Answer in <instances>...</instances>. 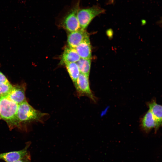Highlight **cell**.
<instances>
[{"label":"cell","instance_id":"obj_6","mask_svg":"<svg viewBox=\"0 0 162 162\" xmlns=\"http://www.w3.org/2000/svg\"><path fill=\"white\" fill-rule=\"evenodd\" d=\"M26 88V85L25 83L13 86L7 96L18 105L26 101L25 96Z\"/></svg>","mask_w":162,"mask_h":162},{"label":"cell","instance_id":"obj_9","mask_svg":"<svg viewBox=\"0 0 162 162\" xmlns=\"http://www.w3.org/2000/svg\"><path fill=\"white\" fill-rule=\"evenodd\" d=\"M141 126L146 132L154 128L157 129L160 126L149 110L142 118Z\"/></svg>","mask_w":162,"mask_h":162},{"label":"cell","instance_id":"obj_2","mask_svg":"<svg viewBox=\"0 0 162 162\" xmlns=\"http://www.w3.org/2000/svg\"><path fill=\"white\" fill-rule=\"evenodd\" d=\"M80 0H74L71 5L65 8V12L61 19L60 23L66 30L71 32L79 30L80 28L77 17Z\"/></svg>","mask_w":162,"mask_h":162},{"label":"cell","instance_id":"obj_14","mask_svg":"<svg viewBox=\"0 0 162 162\" xmlns=\"http://www.w3.org/2000/svg\"><path fill=\"white\" fill-rule=\"evenodd\" d=\"M80 73L89 76L91 65V59L80 58L76 62Z\"/></svg>","mask_w":162,"mask_h":162},{"label":"cell","instance_id":"obj_17","mask_svg":"<svg viewBox=\"0 0 162 162\" xmlns=\"http://www.w3.org/2000/svg\"><path fill=\"white\" fill-rule=\"evenodd\" d=\"M8 80L6 76L0 71V83H9Z\"/></svg>","mask_w":162,"mask_h":162},{"label":"cell","instance_id":"obj_13","mask_svg":"<svg viewBox=\"0 0 162 162\" xmlns=\"http://www.w3.org/2000/svg\"><path fill=\"white\" fill-rule=\"evenodd\" d=\"M151 111L160 126L162 124V106L153 101L148 104Z\"/></svg>","mask_w":162,"mask_h":162},{"label":"cell","instance_id":"obj_10","mask_svg":"<svg viewBox=\"0 0 162 162\" xmlns=\"http://www.w3.org/2000/svg\"><path fill=\"white\" fill-rule=\"evenodd\" d=\"M75 49L80 58L91 59L92 51L89 37L83 40Z\"/></svg>","mask_w":162,"mask_h":162},{"label":"cell","instance_id":"obj_16","mask_svg":"<svg viewBox=\"0 0 162 162\" xmlns=\"http://www.w3.org/2000/svg\"><path fill=\"white\" fill-rule=\"evenodd\" d=\"M31 156L28 152L27 154L23 158L14 162H31Z\"/></svg>","mask_w":162,"mask_h":162},{"label":"cell","instance_id":"obj_18","mask_svg":"<svg viewBox=\"0 0 162 162\" xmlns=\"http://www.w3.org/2000/svg\"><path fill=\"white\" fill-rule=\"evenodd\" d=\"M114 0H109V2L110 3L112 4L113 3Z\"/></svg>","mask_w":162,"mask_h":162},{"label":"cell","instance_id":"obj_15","mask_svg":"<svg viewBox=\"0 0 162 162\" xmlns=\"http://www.w3.org/2000/svg\"><path fill=\"white\" fill-rule=\"evenodd\" d=\"M13 86L9 82L8 83H0V97L7 96Z\"/></svg>","mask_w":162,"mask_h":162},{"label":"cell","instance_id":"obj_1","mask_svg":"<svg viewBox=\"0 0 162 162\" xmlns=\"http://www.w3.org/2000/svg\"><path fill=\"white\" fill-rule=\"evenodd\" d=\"M18 104L7 96L0 97V115L11 130L15 128H20L17 117Z\"/></svg>","mask_w":162,"mask_h":162},{"label":"cell","instance_id":"obj_7","mask_svg":"<svg viewBox=\"0 0 162 162\" xmlns=\"http://www.w3.org/2000/svg\"><path fill=\"white\" fill-rule=\"evenodd\" d=\"M88 37L89 34L85 29L82 28L70 32L67 37L68 46L75 49L83 40Z\"/></svg>","mask_w":162,"mask_h":162},{"label":"cell","instance_id":"obj_11","mask_svg":"<svg viewBox=\"0 0 162 162\" xmlns=\"http://www.w3.org/2000/svg\"><path fill=\"white\" fill-rule=\"evenodd\" d=\"M80 58L75 48L69 46L64 49L60 62V63L64 64L66 63L76 62Z\"/></svg>","mask_w":162,"mask_h":162},{"label":"cell","instance_id":"obj_20","mask_svg":"<svg viewBox=\"0 0 162 162\" xmlns=\"http://www.w3.org/2000/svg\"><path fill=\"white\" fill-rule=\"evenodd\" d=\"M1 118V117H0V119Z\"/></svg>","mask_w":162,"mask_h":162},{"label":"cell","instance_id":"obj_19","mask_svg":"<svg viewBox=\"0 0 162 162\" xmlns=\"http://www.w3.org/2000/svg\"><path fill=\"white\" fill-rule=\"evenodd\" d=\"M161 22L162 23V20H161Z\"/></svg>","mask_w":162,"mask_h":162},{"label":"cell","instance_id":"obj_3","mask_svg":"<svg viewBox=\"0 0 162 162\" xmlns=\"http://www.w3.org/2000/svg\"><path fill=\"white\" fill-rule=\"evenodd\" d=\"M47 115L35 109L27 101L18 105L17 117L20 124L34 122H43Z\"/></svg>","mask_w":162,"mask_h":162},{"label":"cell","instance_id":"obj_5","mask_svg":"<svg viewBox=\"0 0 162 162\" xmlns=\"http://www.w3.org/2000/svg\"><path fill=\"white\" fill-rule=\"evenodd\" d=\"M74 85L78 97L86 96L96 102V98L90 89L88 76L80 73Z\"/></svg>","mask_w":162,"mask_h":162},{"label":"cell","instance_id":"obj_8","mask_svg":"<svg viewBox=\"0 0 162 162\" xmlns=\"http://www.w3.org/2000/svg\"><path fill=\"white\" fill-rule=\"evenodd\" d=\"M31 143L30 142H27L25 148L20 150L0 154V160L5 162H14L23 158L29 152L27 149Z\"/></svg>","mask_w":162,"mask_h":162},{"label":"cell","instance_id":"obj_4","mask_svg":"<svg viewBox=\"0 0 162 162\" xmlns=\"http://www.w3.org/2000/svg\"><path fill=\"white\" fill-rule=\"evenodd\" d=\"M105 11L104 9L98 6L86 8L80 7L77 17L81 28L85 29L95 17Z\"/></svg>","mask_w":162,"mask_h":162},{"label":"cell","instance_id":"obj_12","mask_svg":"<svg viewBox=\"0 0 162 162\" xmlns=\"http://www.w3.org/2000/svg\"><path fill=\"white\" fill-rule=\"evenodd\" d=\"M64 64L70 78L74 84L80 74L76 63H66Z\"/></svg>","mask_w":162,"mask_h":162}]
</instances>
